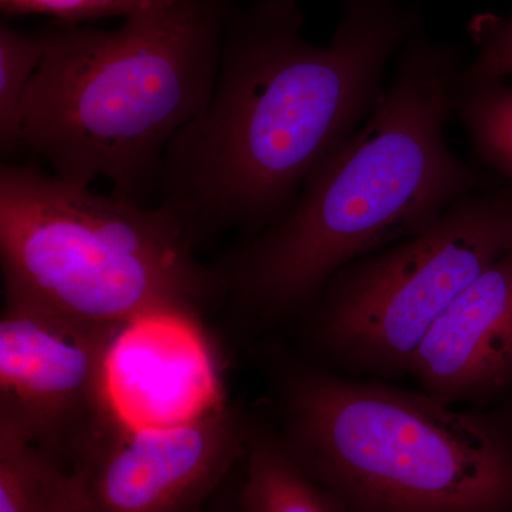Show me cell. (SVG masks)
Segmentation results:
<instances>
[{
  "instance_id": "obj_9",
  "label": "cell",
  "mask_w": 512,
  "mask_h": 512,
  "mask_svg": "<svg viewBox=\"0 0 512 512\" xmlns=\"http://www.w3.org/2000/svg\"><path fill=\"white\" fill-rule=\"evenodd\" d=\"M409 376L434 399L512 407V251L457 296L414 353Z\"/></svg>"
},
{
  "instance_id": "obj_5",
  "label": "cell",
  "mask_w": 512,
  "mask_h": 512,
  "mask_svg": "<svg viewBox=\"0 0 512 512\" xmlns=\"http://www.w3.org/2000/svg\"><path fill=\"white\" fill-rule=\"evenodd\" d=\"M198 235L173 208H146L39 168L0 171L3 295L97 323L195 319L225 296Z\"/></svg>"
},
{
  "instance_id": "obj_8",
  "label": "cell",
  "mask_w": 512,
  "mask_h": 512,
  "mask_svg": "<svg viewBox=\"0 0 512 512\" xmlns=\"http://www.w3.org/2000/svg\"><path fill=\"white\" fill-rule=\"evenodd\" d=\"M251 424L229 404L164 426L120 421L69 470L87 512H204L241 467Z\"/></svg>"
},
{
  "instance_id": "obj_16",
  "label": "cell",
  "mask_w": 512,
  "mask_h": 512,
  "mask_svg": "<svg viewBox=\"0 0 512 512\" xmlns=\"http://www.w3.org/2000/svg\"><path fill=\"white\" fill-rule=\"evenodd\" d=\"M204 512H242L238 503V490L235 488L234 493L222 495V488L218 494L212 498L208 507Z\"/></svg>"
},
{
  "instance_id": "obj_4",
  "label": "cell",
  "mask_w": 512,
  "mask_h": 512,
  "mask_svg": "<svg viewBox=\"0 0 512 512\" xmlns=\"http://www.w3.org/2000/svg\"><path fill=\"white\" fill-rule=\"evenodd\" d=\"M286 365L278 434L346 512H512V407L448 406L387 380Z\"/></svg>"
},
{
  "instance_id": "obj_13",
  "label": "cell",
  "mask_w": 512,
  "mask_h": 512,
  "mask_svg": "<svg viewBox=\"0 0 512 512\" xmlns=\"http://www.w3.org/2000/svg\"><path fill=\"white\" fill-rule=\"evenodd\" d=\"M45 53L42 35L0 30V147L3 156L20 147L22 106Z\"/></svg>"
},
{
  "instance_id": "obj_6",
  "label": "cell",
  "mask_w": 512,
  "mask_h": 512,
  "mask_svg": "<svg viewBox=\"0 0 512 512\" xmlns=\"http://www.w3.org/2000/svg\"><path fill=\"white\" fill-rule=\"evenodd\" d=\"M511 251L512 188L474 192L419 234L336 272L302 316L306 342L333 372L409 376L434 323Z\"/></svg>"
},
{
  "instance_id": "obj_11",
  "label": "cell",
  "mask_w": 512,
  "mask_h": 512,
  "mask_svg": "<svg viewBox=\"0 0 512 512\" xmlns=\"http://www.w3.org/2000/svg\"><path fill=\"white\" fill-rule=\"evenodd\" d=\"M0 512H87L69 468L0 426Z\"/></svg>"
},
{
  "instance_id": "obj_7",
  "label": "cell",
  "mask_w": 512,
  "mask_h": 512,
  "mask_svg": "<svg viewBox=\"0 0 512 512\" xmlns=\"http://www.w3.org/2000/svg\"><path fill=\"white\" fill-rule=\"evenodd\" d=\"M0 426L70 468L121 419L110 365L128 329L97 325L3 295Z\"/></svg>"
},
{
  "instance_id": "obj_2",
  "label": "cell",
  "mask_w": 512,
  "mask_h": 512,
  "mask_svg": "<svg viewBox=\"0 0 512 512\" xmlns=\"http://www.w3.org/2000/svg\"><path fill=\"white\" fill-rule=\"evenodd\" d=\"M464 66L463 50L426 28L403 46L376 109L316 165L292 210L218 266L239 315L259 326L302 318L340 269L483 190L446 138Z\"/></svg>"
},
{
  "instance_id": "obj_1",
  "label": "cell",
  "mask_w": 512,
  "mask_h": 512,
  "mask_svg": "<svg viewBox=\"0 0 512 512\" xmlns=\"http://www.w3.org/2000/svg\"><path fill=\"white\" fill-rule=\"evenodd\" d=\"M326 46L302 35L296 0H256L235 23L207 107L163 160L164 204L197 232L264 231L298 201L308 175L365 123L387 67L417 32L407 0H339Z\"/></svg>"
},
{
  "instance_id": "obj_10",
  "label": "cell",
  "mask_w": 512,
  "mask_h": 512,
  "mask_svg": "<svg viewBox=\"0 0 512 512\" xmlns=\"http://www.w3.org/2000/svg\"><path fill=\"white\" fill-rule=\"evenodd\" d=\"M242 512H346L291 456L278 431L252 421L242 460Z\"/></svg>"
},
{
  "instance_id": "obj_3",
  "label": "cell",
  "mask_w": 512,
  "mask_h": 512,
  "mask_svg": "<svg viewBox=\"0 0 512 512\" xmlns=\"http://www.w3.org/2000/svg\"><path fill=\"white\" fill-rule=\"evenodd\" d=\"M222 10L215 0H171L114 30L63 23L22 106L20 146L53 175L138 202L165 151L200 116L217 80Z\"/></svg>"
},
{
  "instance_id": "obj_15",
  "label": "cell",
  "mask_w": 512,
  "mask_h": 512,
  "mask_svg": "<svg viewBox=\"0 0 512 512\" xmlns=\"http://www.w3.org/2000/svg\"><path fill=\"white\" fill-rule=\"evenodd\" d=\"M171 0H0L6 15H50L62 23L147 12Z\"/></svg>"
},
{
  "instance_id": "obj_12",
  "label": "cell",
  "mask_w": 512,
  "mask_h": 512,
  "mask_svg": "<svg viewBox=\"0 0 512 512\" xmlns=\"http://www.w3.org/2000/svg\"><path fill=\"white\" fill-rule=\"evenodd\" d=\"M456 113L481 163L512 181V84L458 83Z\"/></svg>"
},
{
  "instance_id": "obj_14",
  "label": "cell",
  "mask_w": 512,
  "mask_h": 512,
  "mask_svg": "<svg viewBox=\"0 0 512 512\" xmlns=\"http://www.w3.org/2000/svg\"><path fill=\"white\" fill-rule=\"evenodd\" d=\"M468 32L476 45V56L464 66L458 83L505 80L512 76V15H481L471 20Z\"/></svg>"
}]
</instances>
